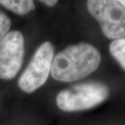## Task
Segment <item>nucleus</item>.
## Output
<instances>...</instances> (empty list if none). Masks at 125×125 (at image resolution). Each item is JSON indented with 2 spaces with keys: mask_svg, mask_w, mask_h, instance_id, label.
I'll list each match as a JSON object with an SVG mask.
<instances>
[{
  "mask_svg": "<svg viewBox=\"0 0 125 125\" xmlns=\"http://www.w3.org/2000/svg\"><path fill=\"white\" fill-rule=\"evenodd\" d=\"M40 2L48 7H53L58 3L57 0H42V1H40Z\"/></svg>",
  "mask_w": 125,
  "mask_h": 125,
  "instance_id": "1a4fd4ad",
  "label": "nucleus"
},
{
  "mask_svg": "<svg viewBox=\"0 0 125 125\" xmlns=\"http://www.w3.org/2000/svg\"><path fill=\"white\" fill-rule=\"evenodd\" d=\"M110 53L125 71V37L113 40L110 44Z\"/></svg>",
  "mask_w": 125,
  "mask_h": 125,
  "instance_id": "0eeeda50",
  "label": "nucleus"
},
{
  "mask_svg": "<svg viewBox=\"0 0 125 125\" xmlns=\"http://www.w3.org/2000/svg\"><path fill=\"white\" fill-rule=\"evenodd\" d=\"M11 21L6 13L0 10V41L9 32Z\"/></svg>",
  "mask_w": 125,
  "mask_h": 125,
  "instance_id": "6e6552de",
  "label": "nucleus"
},
{
  "mask_svg": "<svg viewBox=\"0 0 125 125\" xmlns=\"http://www.w3.org/2000/svg\"><path fill=\"white\" fill-rule=\"evenodd\" d=\"M119 2L123 5V6L124 7V8H125V0H122V1H119Z\"/></svg>",
  "mask_w": 125,
  "mask_h": 125,
  "instance_id": "9d476101",
  "label": "nucleus"
},
{
  "mask_svg": "<svg viewBox=\"0 0 125 125\" xmlns=\"http://www.w3.org/2000/svg\"><path fill=\"white\" fill-rule=\"evenodd\" d=\"M101 54L93 45H71L54 57L51 75L58 81L73 82L84 79L98 68Z\"/></svg>",
  "mask_w": 125,
  "mask_h": 125,
  "instance_id": "f257e3e1",
  "label": "nucleus"
},
{
  "mask_svg": "<svg viewBox=\"0 0 125 125\" xmlns=\"http://www.w3.org/2000/svg\"><path fill=\"white\" fill-rule=\"evenodd\" d=\"M54 55V46L50 42H43L36 50L18 80V85L22 91L31 94L46 83L51 74Z\"/></svg>",
  "mask_w": 125,
  "mask_h": 125,
  "instance_id": "20e7f679",
  "label": "nucleus"
},
{
  "mask_svg": "<svg viewBox=\"0 0 125 125\" xmlns=\"http://www.w3.org/2000/svg\"><path fill=\"white\" fill-rule=\"evenodd\" d=\"M0 4L20 16L28 14L35 8L32 0H0Z\"/></svg>",
  "mask_w": 125,
  "mask_h": 125,
  "instance_id": "423d86ee",
  "label": "nucleus"
},
{
  "mask_svg": "<svg viewBox=\"0 0 125 125\" xmlns=\"http://www.w3.org/2000/svg\"><path fill=\"white\" fill-rule=\"evenodd\" d=\"M110 96V89L101 82H84L63 89L57 94L56 105L61 111L75 112L98 106Z\"/></svg>",
  "mask_w": 125,
  "mask_h": 125,
  "instance_id": "f03ea898",
  "label": "nucleus"
},
{
  "mask_svg": "<svg viewBox=\"0 0 125 125\" xmlns=\"http://www.w3.org/2000/svg\"><path fill=\"white\" fill-rule=\"evenodd\" d=\"M86 5L105 37L111 40L125 37V8L119 1L89 0Z\"/></svg>",
  "mask_w": 125,
  "mask_h": 125,
  "instance_id": "7ed1b4c3",
  "label": "nucleus"
},
{
  "mask_svg": "<svg viewBox=\"0 0 125 125\" xmlns=\"http://www.w3.org/2000/svg\"><path fill=\"white\" fill-rule=\"evenodd\" d=\"M24 54L23 34L18 30L10 31L0 41V78L13 79L21 70Z\"/></svg>",
  "mask_w": 125,
  "mask_h": 125,
  "instance_id": "39448f33",
  "label": "nucleus"
}]
</instances>
